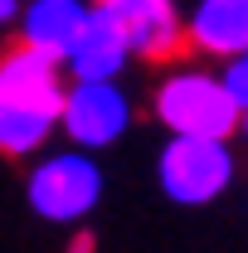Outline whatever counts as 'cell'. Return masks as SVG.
Instances as JSON below:
<instances>
[{
    "mask_svg": "<svg viewBox=\"0 0 248 253\" xmlns=\"http://www.w3.org/2000/svg\"><path fill=\"white\" fill-rule=\"evenodd\" d=\"M224 88L239 97V107H248V59H244V54L229 63V73H224Z\"/></svg>",
    "mask_w": 248,
    "mask_h": 253,
    "instance_id": "obj_11",
    "label": "cell"
},
{
    "mask_svg": "<svg viewBox=\"0 0 248 253\" xmlns=\"http://www.w3.org/2000/svg\"><path fill=\"white\" fill-rule=\"evenodd\" d=\"M156 117L170 126V136H209V141H224L234 126H244V107H239V97L224 88V78L175 73L156 93Z\"/></svg>",
    "mask_w": 248,
    "mask_h": 253,
    "instance_id": "obj_1",
    "label": "cell"
},
{
    "mask_svg": "<svg viewBox=\"0 0 248 253\" xmlns=\"http://www.w3.org/2000/svg\"><path fill=\"white\" fill-rule=\"evenodd\" d=\"M244 136H248V107H244Z\"/></svg>",
    "mask_w": 248,
    "mask_h": 253,
    "instance_id": "obj_14",
    "label": "cell"
},
{
    "mask_svg": "<svg viewBox=\"0 0 248 253\" xmlns=\"http://www.w3.org/2000/svg\"><path fill=\"white\" fill-rule=\"evenodd\" d=\"M244 59H248V54H244Z\"/></svg>",
    "mask_w": 248,
    "mask_h": 253,
    "instance_id": "obj_15",
    "label": "cell"
},
{
    "mask_svg": "<svg viewBox=\"0 0 248 253\" xmlns=\"http://www.w3.org/2000/svg\"><path fill=\"white\" fill-rule=\"evenodd\" d=\"M93 234H73V244H68V253H93Z\"/></svg>",
    "mask_w": 248,
    "mask_h": 253,
    "instance_id": "obj_12",
    "label": "cell"
},
{
    "mask_svg": "<svg viewBox=\"0 0 248 253\" xmlns=\"http://www.w3.org/2000/svg\"><path fill=\"white\" fill-rule=\"evenodd\" d=\"M59 122H63V131L73 136V146H107V141H117L126 131L131 107H126V97L112 88V78H102V83H73Z\"/></svg>",
    "mask_w": 248,
    "mask_h": 253,
    "instance_id": "obj_5",
    "label": "cell"
},
{
    "mask_svg": "<svg viewBox=\"0 0 248 253\" xmlns=\"http://www.w3.org/2000/svg\"><path fill=\"white\" fill-rule=\"evenodd\" d=\"M10 15H15V0H0V25H5Z\"/></svg>",
    "mask_w": 248,
    "mask_h": 253,
    "instance_id": "obj_13",
    "label": "cell"
},
{
    "mask_svg": "<svg viewBox=\"0 0 248 253\" xmlns=\"http://www.w3.org/2000/svg\"><path fill=\"white\" fill-rule=\"evenodd\" d=\"M126 54H136V49H131L126 25L112 15V10L93 5L88 25H83L78 44H73V54H68L63 63L73 68V78H78V83H102V78H112V73L126 63Z\"/></svg>",
    "mask_w": 248,
    "mask_h": 253,
    "instance_id": "obj_7",
    "label": "cell"
},
{
    "mask_svg": "<svg viewBox=\"0 0 248 253\" xmlns=\"http://www.w3.org/2000/svg\"><path fill=\"white\" fill-rule=\"evenodd\" d=\"M59 63L54 54H44V49H34V44H10L5 54H0V102H15V107H39V112H54L63 117V93L59 83Z\"/></svg>",
    "mask_w": 248,
    "mask_h": 253,
    "instance_id": "obj_4",
    "label": "cell"
},
{
    "mask_svg": "<svg viewBox=\"0 0 248 253\" xmlns=\"http://www.w3.org/2000/svg\"><path fill=\"white\" fill-rule=\"evenodd\" d=\"M88 15L93 10L83 0H34L20 15V39L44 49V54H54V59H68L83 25H88Z\"/></svg>",
    "mask_w": 248,
    "mask_h": 253,
    "instance_id": "obj_8",
    "label": "cell"
},
{
    "mask_svg": "<svg viewBox=\"0 0 248 253\" xmlns=\"http://www.w3.org/2000/svg\"><path fill=\"white\" fill-rule=\"evenodd\" d=\"M190 44L205 54H248V0H200L190 15Z\"/></svg>",
    "mask_w": 248,
    "mask_h": 253,
    "instance_id": "obj_9",
    "label": "cell"
},
{
    "mask_svg": "<svg viewBox=\"0 0 248 253\" xmlns=\"http://www.w3.org/2000/svg\"><path fill=\"white\" fill-rule=\"evenodd\" d=\"M102 10H112L131 34V49L141 59H175L190 44V25L175 20L170 0H97Z\"/></svg>",
    "mask_w": 248,
    "mask_h": 253,
    "instance_id": "obj_6",
    "label": "cell"
},
{
    "mask_svg": "<svg viewBox=\"0 0 248 253\" xmlns=\"http://www.w3.org/2000/svg\"><path fill=\"white\" fill-rule=\"evenodd\" d=\"M102 195V175L88 156L68 151V156H49L39 170L30 175V205L34 214L54 224H78Z\"/></svg>",
    "mask_w": 248,
    "mask_h": 253,
    "instance_id": "obj_3",
    "label": "cell"
},
{
    "mask_svg": "<svg viewBox=\"0 0 248 253\" xmlns=\"http://www.w3.org/2000/svg\"><path fill=\"white\" fill-rule=\"evenodd\" d=\"M234 180V156L224 141L209 136H170L161 151V190L175 205H209Z\"/></svg>",
    "mask_w": 248,
    "mask_h": 253,
    "instance_id": "obj_2",
    "label": "cell"
},
{
    "mask_svg": "<svg viewBox=\"0 0 248 253\" xmlns=\"http://www.w3.org/2000/svg\"><path fill=\"white\" fill-rule=\"evenodd\" d=\"M54 122H59L54 112L0 102V151L5 156H30L34 146H44V136L54 131Z\"/></svg>",
    "mask_w": 248,
    "mask_h": 253,
    "instance_id": "obj_10",
    "label": "cell"
}]
</instances>
